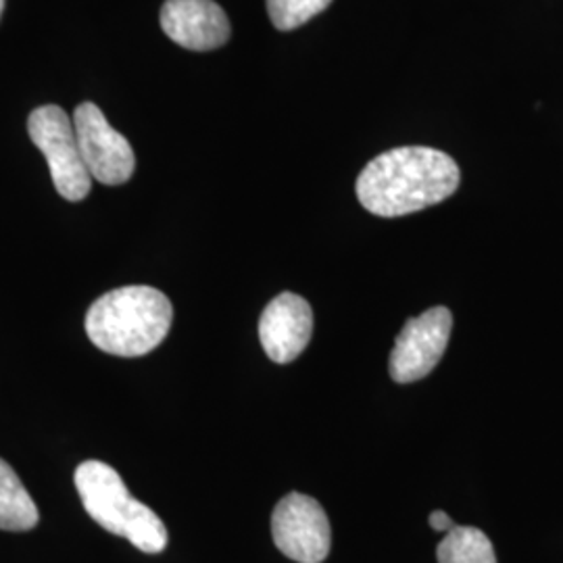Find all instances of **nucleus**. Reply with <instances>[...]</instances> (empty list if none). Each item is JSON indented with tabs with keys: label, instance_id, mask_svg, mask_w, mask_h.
<instances>
[{
	"label": "nucleus",
	"instance_id": "1",
	"mask_svg": "<svg viewBox=\"0 0 563 563\" xmlns=\"http://www.w3.org/2000/svg\"><path fill=\"white\" fill-rule=\"evenodd\" d=\"M460 180L457 163L443 151L401 146L363 167L357 199L378 218H401L449 199Z\"/></svg>",
	"mask_w": 563,
	"mask_h": 563
},
{
	"label": "nucleus",
	"instance_id": "2",
	"mask_svg": "<svg viewBox=\"0 0 563 563\" xmlns=\"http://www.w3.org/2000/svg\"><path fill=\"white\" fill-rule=\"evenodd\" d=\"M174 307L153 286L115 288L90 305L86 334L95 346L115 357H142L169 334Z\"/></svg>",
	"mask_w": 563,
	"mask_h": 563
},
{
	"label": "nucleus",
	"instance_id": "3",
	"mask_svg": "<svg viewBox=\"0 0 563 563\" xmlns=\"http://www.w3.org/2000/svg\"><path fill=\"white\" fill-rule=\"evenodd\" d=\"M76 488L86 514L107 532L128 539L151 555L167 547V528L162 518L130 495L111 465L97 460L81 463L76 470Z\"/></svg>",
	"mask_w": 563,
	"mask_h": 563
},
{
	"label": "nucleus",
	"instance_id": "4",
	"mask_svg": "<svg viewBox=\"0 0 563 563\" xmlns=\"http://www.w3.org/2000/svg\"><path fill=\"white\" fill-rule=\"evenodd\" d=\"M27 132L46 157L60 197L71 202L84 201L90 192L92 178L81 159L74 120L57 104H44L32 111Z\"/></svg>",
	"mask_w": 563,
	"mask_h": 563
},
{
	"label": "nucleus",
	"instance_id": "5",
	"mask_svg": "<svg viewBox=\"0 0 563 563\" xmlns=\"http://www.w3.org/2000/svg\"><path fill=\"white\" fill-rule=\"evenodd\" d=\"M74 128L81 159L92 180L120 186L134 176L136 157L132 144L104 120L95 102H81L74 113Z\"/></svg>",
	"mask_w": 563,
	"mask_h": 563
},
{
	"label": "nucleus",
	"instance_id": "6",
	"mask_svg": "<svg viewBox=\"0 0 563 563\" xmlns=\"http://www.w3.org/2000/svg\"><path fill=\"white\" fill-rule=\"evenodd\" d=\"M274 543L299 563H322L332 547L330 520L322 505L302 493H290L276 505L272 516Z\"/></svg>",
	"mask_w": 563,
	"mask_h": 563
},
{
	"label": "nucleus",
	"instance_id": "7",
	"mask_svg": "<svg viewBox=\"0 0 563 563\" xmlns=\"http://www.w3.org/2000/svg\"><path fill=\"white\" fill-rule=\"evenodd\" d=\"M451 330L453 316L446 307H432L405 323L388 360L390 378L399 384L426 378L443 360Z\"/></svg>",
	"mask_w": 563,
	"mask_h": 563
},
{
	"label": "nucleus",
	"instance_id": "8",
	"mask_svg": "<svg viewBox=\"0 0 563 563\" xmlns=\"http://www.w3.org/2000/svg\"><path fill=\"white\" fill-rule=\"evenodd\" d=\"M313 334V311L295 292H282L263 309L260 341L265 355L276 363L295 362Z\"/></svg>",
	"mask_w": 563,
	"mask_h": 563
},
{
	"label": "nucleus",
	"instance_id": "9",
	"mask_svg": "<svg viewBox=\"0 0 563 563\" xmlns=\"http://www.w3.org/2000/svg\"><path fill=\"white\" fill-rule=\"evenodd\" d=\"M162 27L188 51H213L230 38V21L213 0H165Z\"/></svg>",
	"mask_w": 563,
	"mask_h": 563
},
{
	"label": "nucleus",
	"instance_id": "10",
	"mask_svg": "<svg viewBox=\"0 0 563 563\" xmlns=\"http://www.w3.org/2000/svg\"><path fill=\"white\" fill-rule=\"evenodd\" d=\"M38 520V507L25 490L20 476L9 463L0 460V530L25 532L36 528Z\"/></svg>",
	"mask_w": 563,
	"mask_h": 563
},
{
	"label": "nucleus",
	"instance_id": "11",
	"mask_svg": "<svg viewBox=\"0 0 563 563\" xmlns=\"http://www.w3.org/2000/svg\"><path fill=\"white\" fill-rule=\"evenodd\" d=\"M439 563H497L495 547L483 530L455 526L437 549Z\"/></svg>",
	"mask_w": 563,
	"mask_h": 563
},
{
	"label": "nucleus",
	"instance_id": "12",
	"mask_svg": "<svg viewBox=\"0 0 563 563\" xmlns=\"http://www.w3.org/2000/svg\"><path fill=\"white\" fill-rule=\"evenodd\" d=\"M330 4L332 0H267V13L278 30L288 32L320 15Z\"/></svg>",
	"mask_w": 563,
	"mask_h": 563
},
{
	"label": "nucleus",
	"instance_id": "13",
	"mask_svg": "<svg viewBox=\"0 0 563 563\" xmlns=\"http://www.w3.org/2000/svg\"><path fill=\"white\" fill-rule=\"evenodd\" d=\"M430 526H432L437 532H451V530L455 528V522H453L444 511L437 509V511L430 514Z\"/></svg>",
	"mask_w": 563,
	"mask_h": 563
},
{
	"label": "nucleus",
	"instance_id": "14",
	"mask_svg": "<svg viewBox=\"0 0 563 563\" xmlns=\"http://www.w3.org/2000/svg\"><path fill=\"white\" fill-rule=\"evenodd\" d=\"M2 9H4V0H0V15H2Z\"/></svg>",
	"mask_w": 563,
	"mask_h": 563
}]
</instances>
